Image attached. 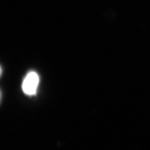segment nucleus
<instances>
[{
  "mask_svg": "<svg viewBox=\"0 0 150 150\" xmlns=\"http://www.w3.org/2000/svg\"><path fill=\"white\" fill-rule=\"evenodd\" d=\"M39 79L38 74L35 72H30L27 74L22 82V91L27 95H34L36 93L38 87Z\"/></svg>",
  "mask_w": 150,
  "mask_h": 150,
  "instance_id": "nucleus-1",
  "label": "nucleus"
}]
</instances>
